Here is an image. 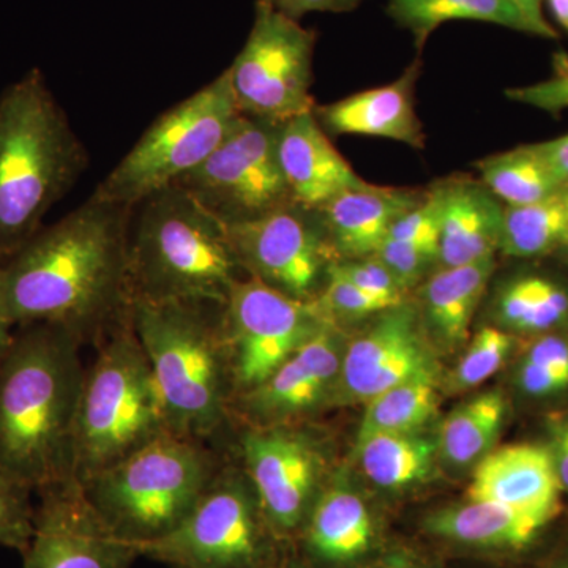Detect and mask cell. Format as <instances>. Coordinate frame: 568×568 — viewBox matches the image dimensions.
<instances>
[{
	"label": "cell",
	"mask_w": 568,
	"mask_h": 568,
	"mask_svg": "<svg viewBox=\"0 0 568 568\" xmlns=\"http://www.w3.org/2000/svg\"><path fill=\"white\" fill-rule=\"evenodd\" d=\"M316 39L268 0H256L248 40L226 70L242 114L280 125L315 110L310 88Z\"/></svg>",
	"instance_id": "10"
},
{
	"label": "cell",
	"mask_w": 568,
	"mask_h": 568,
	"mask_svg": "<svg viewBox=\"0 0 568 568\" xmlns=\"http://www.w3.org/2000/svg\"><path fill=\"white\" fill-rule=\"evenodd\" d=\"M0 272H2V261H0ZM14 327L11 323L9 313H7L6 301H3L2 282H0V365L9 353L11 342H13Z\"/></svg>",
	"instance_id": "45"
},
{
	"label": "cell",
	"mask_w": 568,
	"mask_h": 568,
	"mask_svg": "<svg viewBox=\"0 0 568 568\" xmlns=\"http://www.w3.org/2000/svg\"><path fill=\"white\" fill-rule=\"evenodd\" d=\"M268 568H276V567H268Z\"/></svg>",
	"instance_id": "50"
},
{
	"label": "cell",
	"mask_w": 568,
	"mask_h": 568,
	"mask_svg": "<svg viewBox=\"0 0 568 568\" xmlns=\"http://www.w3.org/2000/svg\"><path fill=\"white\" fill-rule=\"evenodd\" d=\"M545 3L555 21L568 33V0H545Z\"/></svg>",
	"instance_id": "47"
},
{
	"label": "cell",
	"mask_w": 568,
	"mask_h": 568,
	"mask_svg": "<svg viewBox=\"0 0 568 568\" xmlns=\"http://www.w3.org/2000/svg\"><path fill=\"white\" fill-rule=\"evenodd\" d=\"M515 2L518 3L519 9L528 17V20L536 26L540 39H558V31H556V29L549 24L547 18H545V0H515Z\"/></svg>",
	"instance_id": "44"
},
{
	"label": "cell",
	"mask_w": 568,
	"mask_h": 568,
	"mask_svg": "<svg viewBox=\"0 0 568 568\" xmlns=\"http://www.w3.org/2000/svg\"><path fill=\"white\" fill-rule=\"evenodd\" d=\"M562 497L545 444H511L488 452L467 489V499L499 504L549 523L562 514Z\"/></svg>",
	"instance_id": "18"
},
{
	"label": "cell",
	"mask_w": 568,
	"mask_h": 568,
	"mask_svg": "<svg viewBox=\"0 0 568 568\" xmlns=\"http://www.w3.org/2000/svg\"><path fill=\"white\" fill-rule=\"evenodd\" d=\"M219 467L204 440L166 433L80 487L104 525L141 555L189 517Z\"/></svg>",
	"instance_id": "7"
},
{
	"label": "cell",
	"mask_w": 568,
	"mask_h": 568,
	"mask_svg": "<svg viewBox=\"0 0 568 568\" xmlns=\"http://www.w3.org/2000/svg\"><path fill=\"white\" fill-rule=\"evenodd\" d=\"M224 227L245 275L297 301H317L336 260L320 211L293 203Z\"/></svg>",
	"instance_id": "13"
},
{
	"label": "cell",
	"mask_w": 568,
	"mask_h": 568,
	"mask_svg": "<svg viewBox=\"0 0 568 568\" xmlns=\"http://www.w3.org/2000/svg\"><path fill=\"white\" fill-rule=\"evenodd\" d=\"M84 383L71 443L78 485L170 432L162 394L129 312L108 332Z\"/></svg>",
	"instance_id": "6"
},
{
	"label": "cell",
	"mask_w": 568,
	"mask_h": 568,
	"mask_svg": "<svg viewBox=\"0 0 568 568\" xmlns=\"http://www.w3.org/2000/svg\"><path fill=\"white\" fill-rule=\"evenodd\" d=\"M36 493L39 506L31 544L22 552L24 568H130L141 556L104 525L77 481Z\"/></svg>",
	"instance_id": "15"
},
{
	"label": "cell",
	"mask_w": 568,
	"mask_h": 568,
	"mask_svg": "<svg viewBox=\"0 0 568 568\" xmlns=\"http://www.w3.org/2000/svg\"><path fill=\"white\" fill-rule=\"evenodd\" d=\"M506 97L511 102L528 104L549 114H559L568 110V71L537 84L507 89Z\"/></svg>",
	"instance_id": "40"
},
{
	"label": "cell",
	"mask_w": 568,
	"mask_h": 568,
	"mask_svg": "<svg viewBox=\"0 0 568 568\" xmlns=\"http://www.w3.org/2000/svg\"><path fill=\"white\" fill-rule=\"evenodd\" d=\"M89 155L43 73L32 69L0 95V261L41 230Z\"/></svg>",
	"instance_id": "3"
},
{
	"label": "cell",
	"mask_w": 568,
	"mask_h": 568,
	"mask_svg": "<svg viewBox=\"0 0 568 568\" xmlns=\"http://www.w3.org/2000/svg\"><path fill=\"white\" fill-rule=\"evenodd\" d=\"M316 302L325 316L334 324L336 317L381 315L386 310L396 306L384 298L365 293L361 287L331 271H328L323 293L320 294Z\"/></svg>",
	"instance_id": "36"
},
{
	"label": "cell",
	"mask_w": 568,
	"mask_h": 568,
	"mask_svg": "<svg viewBox=\"0 0 568 568\" xmlns=\"http://www.w3.org/2000/svg\"><path fill=\"white\" fill-rule=\"evenodd\" d=\"M437 402L435 368L425 369L369 399L358 439L377 433H416L435 417Z\"/></svg>",
	"instance_id": "32"
},
{
	"label": "cell",
	"mask_w": 568,
	"mask_h": 568,
	"mask_svg": "<svg viewBox=\"0 0 568 568\" xmlns=\"http://www.w3.org/2000/svg\"><path fill=\"white\" fill-rule=\"evenodd\" d=\"M425 194L372 183L339 194L320 211L336 260L375 256L387 241L392 226L420 204Z\"/></svg>",
	"instance_id": "22"
},
{
	"label": "cell",
	"mask_w": 568,
	"mask_h": 568,
	"mask_svg": "<svg viewBox=\"0 0 568 568\" xmlns=\"http://www.w3.org/2000/svg\"><path fill=\"white\" fill-rule=\"evenodd\" d=\"M302 530L310 555L325 564L353 562L373 541L368 507L342 484L323 489Z\"/></svg>",
	"instance_id": "24"
},
{
	"label": "cell",
	"mask_w": 568,
	"mask_h": 568,
	"mask_svg": "<svg viewBox=\"0 0 568 568\" xmlns=\"http://www.w3.org/2000/svg\"><path fill=\"white\" fill-rule=\"evenodd\" d=\"M133 209L91 196L2 260L3 301L14 327L59 325L88 343L121 323L130 305Z\"/></svg>",
	"instance_id": "1"
},
{
	"label": "cell",
	"mask_w": 568,
	"mask_h": 568,
	"mask_svg": "<svg viewBox=\"0 0 568 568\" xmlns=\"http://www.w3.org/2000/svg\"><path fill=\"white\" fill-rule=\"evenodd\" d=\"M267 530L275 532L245 470L219 467L189 517L141 556L174 568H268Z\"/></svg>",
	"instance_id": "9"
},
{
	"label": "cell",
	"mask_w": 568,
	"mask_h": 568,
	"mask_svg": "<svg viewBox=\"0 0 568 568\" xmlns=\"http://www.w3.org/2000/svg\"><path fill=\"white\" fill-rule=\"evenodd\" d=\"M548 422V447L555 465L556 476L562 488L564 495H568V410L556 413L549 416Z\"/></svg>",
	"instance_id": "41"
},
{
	"label": "cell",
	"mask_w": 568,
	"mask_h": 568,
	"mask_svg": "<svg viewBox=\"0 0 568 568\" xmlns=\"http://www.w3.org/2000/svg\"><path fill=\"white\" fill-rule=\"evenodd\" d=\"M495 315L511 335L536 338L568 331V283L545 272H519L497 290Z\"/></svg>",
	"instance_id": "25"
},
{
	"label": "cell",
	"mask_w": 568,
	"mask_h": 568,
	"mask_svg": "<svg viewBox=\"0 0 568 568\" xmlns=\"http://www.w3.org/2000/svg\"><path fill=\"white\" fill-rule=\"evenodd\" d=\"M332 324L316 301H297L252 276L235 282L223 305L233 398L264 383Z\"/></svg>",
	"instance_id": "12"
},
{
	"label": "cell",
	"mask_w": 568,
	"mask_h": 568,
	"mask_svg": "<svg viewBox=\"0 0 568 568\" xmlns=\"http://www.w3.org/2000/svg\"><path fill=\"white\" fill-rule=\"evenodd\" d=\"M244 276L224 224L179 186L153 193L133 209L130 302L224 304Z\"/></svg>",
	"instance_id": "5"
},
{
	"label": "cell",
	"mask_w": 568,
	"mask_h": 568,
	"mask_svg": "<svg viewBox=\"0 0 568 568\" xmlns=\"http://www.w3.org/2000/svg\"><path fill=\"white\" fill-rule=\"evenodd\" d=\"M276 133L275 123L242 114L219 148L174 186L189 193L224 226L293 204L280 166Z\"/></svg>",
	"instance_id": "11"
},
{
	"label": "cell",
	"mask_w": 568,
	"mask_h": 568,
	"mask_svg": "<svg viewBox=\"0 0 568 568\" xmlns=\"http://www.w3.org/2000/svg\"><path fill=\"white\" fill-rule=\"evenodd\" d=\"M437 235H439V197L435 186H432L426 192L424 201L410 209L392 226L387 239L437 248Z\"/></svg>",
	"instance_id": "39"
},
{
	"label": "cell",
	"mask_w": 568,
	"mask_h": 568,
	"mask_svg": "<svg viewBox=\"0 0 568 568\" xmlns=\"http://www.w3.org/2000/svg\"><path fill=\"white\" fill-rule=\"evenodd\" d=\"M80 336L18 327L0 365V473L33 491L71 478V443L85 369Z\"/></svg>",
	"instance_id": "2"
},
{
	"label": "cell",
	"mask_w": 568,
	"mask_h": 568,
	"mask_svg": "<svg viewBox=\"0 0 568 568\" xmlns=\"http://www.w3.org/2000/svg\"><path fill=\"white\" fill-rule=\"evenodd\" d=\"M342 351L335 324L295 351L264 383L233 398L230 417H248L252 426L291 425L323 405L338 379Z\"/></svg>",
	"instance_id": "16"
},
{
	"label": "cell",
	"mask_w": 568,
	"mask_h": 568,
	"mask_svg": "<svg viewBox=\"0 0 568 568\" xmlns=\"http://www.w3.org/2000/svg\"><path fill=\"white\" fill-rule=\"evenodd\" d=\"M239 454L276 536L302 530L323 493L324 459L315 440L293 425L250 426Z\"/></svg>",
	"instance_id": "14"
},
{
	"label": "cell",
	"mask_w": 568,
	"mask_h": 568,
	"mask_svg": "<svg viewBox=\"0 0 568 568\" xmlns=\"http://www.w3.org/2000/svg\"><path fill=\"white\" fill-rule=\"evenodd\" d=\"M276 151L294 203L306 209L321 211L339 194L368 183L336 151L313 111L280 123Z\"/></svg>",
	"instance_id": "19"
},
{
	"label": "cell",
	"mask_w": 568,
	"mask_h": 568,
	"mask_svg": "<svg viewBox=\"0 0 568 568\" xmlns=\"http://www.w3.org/2000/svg\"><path fill=\"white\" fill-rule=\"evenodd\" d=\"M515 335L500 327H484L474 336L455 372L458 388H474L495 376L514 353Z\"/></svg>",
	"instance_id": "34"
},
{
	"label": "cell",
	"mask_w": 568,
	"mask_h": 568,
	"mask_svg": "<svg viewBox=\"0 0 568 568\" xmlns=\"http://www.w3.org/2000/svg\"><path fill=\"white\" fill-rule=\"evenodd\" d=\"M425 525L433 536L455 544L523 552L536 547L555 523L487 500L467 499L463 506L429 515Z\"/></svg>",
	"instance_id": "23"
},
{
	"label": "cell",
	"mask_w": 568,
	"mask_h": 568,
	"mask_svg": "<svg viewBox=\"0 0 568 568\" xmlns=\"http://www.w3.org/2000/svg\"><path fill=\"white\" fill-rule=\"evenodd\" d=\"M276 10L298 21L313 11L346 13L357 9L361 0H268Z\"/></svg>",
	"instance_id": "42"
},
{
	"label": "cell",
	"mask_w": 568,
	"mask_h": 568,
	"mask_svg": "<svg viewBox=\"0 0 568 568\" xmlns=\"http://www.w3.org/2000/svg\"><path fill=\"white\" fill-rule=\"evenodd\" d=\"M433 368L417 313L403 304L381 313L364 335L346 347L339 368V388L349 399L368 403L388 388Z\"/></svg>",
	"instance_id": "17"
},
{
	"label": "cell",
	"mask_w": 568,
	"mask_h": 568,
	"mask_svg": "<svg viewBox=\"0 0 568 568\" xmlns=\"http://www.w3.org/2000/svg\"><path fill=\"white\" fill-rule=\"evenodd\" d=\"M536 145L552 174L562 185L568 186V134L551 141L537 142Z\"/></svg>",
	"instance_id": "43"
},
{
	"label": "cell",
	"mask_w": 568,
	"mask_h": 568,
	"mask_svg": "<svg viewBox=\"0 0 568 568\" xmlns=\"http://www.w3.org/2000/svg\"><path fill=\"white\" fill-rule=\"evenodd\" d=\"M476 166L480 181L506 207L537 203L566 189L549 170L536 144L489 155Z\"/></svg>",
	"instance_id": "30"
},
{
	"label": "cell",
	"mask_w": 568,
	"mask_h": 568,
	"mask_svg": "<svg viewBox=\"0 0 568 568\" xmlns=\"http://www.w3.org/2000/svg\"><path fill=\"white\" fill-rule=\"evenodd\" d=\"M495 267V257L459 267H440L425 284V315L448 345L465 342Z\"/></svg>",
	"instance_id": "26"
},
{
	"label": "cell",
	"mask_w": 568,
	"mask_h": 568,
	"mask_svg": "<svg viewBox=\"0 0 568 568\" xmlns=\"http://www.w3.org/2000/svg\"><path fill=\"white\" fill-rule=\"evenodd\" d=\"M376 568H418L417 564L405 555H392L379 564Z\"/></svg>",
	"instance_id": "48"
},
{
	"label": "cell",
	"mask_w": 568,
	"mask_h": 568,
	"mask_svg": "<svg viewBox=\"0 0 568 568\" xmlns=\"http://www.w3.org/2000/svg\"><path fill=\"white\" fill-rule=\"evenodd\" d=\"M568 239V186L547 200L506 207L499 252L517 260L559 253Z\"/></svg>",
	"instance_id": "29"
},
{
	"label": "cell",
	"mask_w": 568,
	"mask_h": 568,
	"mask_svg": "<svg viewBox=\"0 0 568 568\" xmlns=\"http://www.w3.org/2000/svg\"><path fill=\"white\" fill-rule=\"evenodd\" d=\"M241 118L223 71L211 84L163 112L92 196L136 207L200 166Z\"/></svg>",
	"instance_id": "8"
},
{
	"label": "cell",
	"mask_w": 568,
	"mask_h": 568,
	"mask_svg": "<svg viewBox=\"0 0 568 568\" xmlns=\"http://www.w3.org/2000/svg\"><path fill=\"white\" fill-rule=\"evenodd\" d=\"M418 77L420 61H414L390 84L315 106L313 114L327 134L384 138L422 151L426 136L416 110Z\"/></svg>",
	"instance_id": "20"
},
{
	"label": "cell",
	"mask_w": 568,
	"mask_h": 568,
	"mask_svg": "<svg viewBox=\"0 0 568 568\" xmlns=\"http://www.w3.org/2000/svg\"><path fill=\"white\" fill-rule=\"evenodd\" d=\"M357 457L365 476L386 489H402L432 474L436 446L417 433H377L357 439Z\"/></svg>",
	"instance_id": "28"
},
{
	"label": "cell",
	"mask_w": 568,
	"mask_h": 568,
	"mask_svg": "<svg viewBox=\"0 0 568 568\" xmlns=\"http://www.w3.org/2000/svg\"><path fill=\"white\" fill-rule=\"evenodd\" d=\"M529 568H568V538Z\"/></svg>",
	"instance_id": "46"
},
{
	"label": "cell",
	"mask_w": 568,
	"mask_h": 568,
	"mask_svg": "<svg viewBox=\"0 0 568 568\" xmlns=\"http://www.w3.org/2000/svg\"><path fill=\"white\" fill-rule=\"evenodd\" d=\"M328 271L343 276L347 282L364 290L365 293L384 298L390 304L399 305L405 302V290L395 278L386 264L377 256L361 257V260H335Z\"/></svg>",
	"instance_id": "37"
},
{
	"label": "cell",
	"mask_w": 568,
	"mask_h": 568,
	"mask_svg": "<svg viewBox=\"0 0 568 568\" xmlns=\"http://www.w3.org/2000/svg\"><path fill=\"white\" fill-rule=\"evenodd\" d=\"M32 493L28 485L0 473V547L22 555L31 544L36 521Z\"/></svg>",
	"instance_id": "35"
},
{
	"label": "cell",
	"mask_w": 568,
	"mask_h": 568,
	"mask_svg": "<svg viewBox=\"0 0 568 568\" xmlns=\"http://www.w3.org/2000/svg\"><path fill=\"white\" fill-rule=\"evenodd\" d=\"M515 386L530 402L568 398V331L530 338L515 372Z\"/></svg>",
	"instance_id": "33"
},
{
	"label": "cell",
	"mask_w": 568,
	"mask_h": 568,
	"mask_svg": "<svg viewBox=\"0 0 568 568\" xmlns=\"http://www.w3.org/2000/svg\"><path fill=\"white\" fill-rule=\"evenodd\" d=\"M433 186L439 197L437 263L459 267L495 257L506 205L480 179L450 178Z\"/></svg>",
	"instance_id": "21"
},
{
	"label": "cell",
	"mask_w": 568,
	"mask_h": 568,
	"mask_svg": "<svg viewBox=\"0 0 568 568\" xmlns=\"http://www.w3.org/2000/svg\"><path fill=\"white\" fill-rule=\"evenodd\" d=\"M507 417V399L488 392L448 414L440 429L439 448L452 465L465 466L487 455Z\"/></svg>",
	"instance_id": "31"
},
{
	"label": "cell",
	"mask_w": 568,
	"mask_h": 568,
	"mask_svg": "<svg viewBox=\"0 0 568 568\" xmlns=\"http://www.w3.org/2000/svg\"><path fill=\"white\" fill-rule=\"evenodd\" d=\"M392 20L413 33L418 50L448 21H481L538 37L515 0H388Z\"/></svg>",
	"instance_id": "27"
},
{
	"label": "cell",
	"mask_w": 568,
	"mask_h": 568,
	"mask_svg": "<svg viewBox=\"0 0 568 568\" xmlns=\"http://www.w3.org/2000/svg\"><path fill=\"white\" fill-rule=\"evenodd\" d=\"M220 302H130L174 435L207 443L230 418L234 386Z\"/></svg>",
	"instance_id": "4"
},
{
	"label": "cell",
	"mask_w": 568,
	"mask_h": 568,
	"mask_svg": "<svg viewBox=\"0 0 568 568\" xmlns=\"http://www.w3.org/2000/svg\"><path fill=\"white\" fill-rule=\"evenodd\" d=\"M375 256L386 264L388 271L406 291L424 276L429 265L437 263V248L414 244V242L387 239Z\"/></svg>",
	"instance_id": "38"
},
{
	"label": "cell",
	"mask_w": 568,
	"mask_h": 568,
	"mask_svg": "<svg viewBox=\"0 0 568 568\" xmlns=\"http://www.w3.org/2000/svg\"><path fill=\"white\" fill-rule=\"evenodd\" d=\"M559 253H562L564 256H566L567 261H568V239H567L566 245L562 246V250H560Z\"/></svg>",
	"instance_id": "49"
}]
</instances>
